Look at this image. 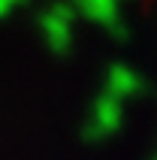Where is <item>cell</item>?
Masks as SVG:
<instances>
[{"instance_id":"6da1fadb","label":"cell","mask_w":157,"mask_h":160,"mask_svg":"<svg viewBox=\"0 0 157 160\" xmlns=\"http://www.w3.org/2000/svg\"><path fill=\"white\" fill-rule=\"evenodd\" d=\"M73 21H76V6L67 0H58L39 12L36 24H39V33L45 39V48L52 54L63 58L73 52Z\"/></svg>"},{"instance_id":"7a4b0ae2","label":"cell","mask_w":157,"mask_h":160,"mask_svg":"<svg viewBox=\"0 0 157 160\" xmlns=\"http://www.w3.org/2000/svg\"><path fill=\"white\" fill-rule=\"evenodd\" d=\"M124 112H121V103L109 94H97V100L91 103V112H88L85 124H82V139L85 142H103L109 139L112 133L121 130V121H124Z\"/></svg>"},{"instance_id":"3957f363","label":"cell","mask_w":157,"mask_h":160,"mask_svg":"<svg viewBox=\"0 0 157 160\" xmlns=\"http://www.w3.org/2000/svg\"><path fill=\"white\" fill-rule=\"evenodd\" d=\"M76 12L88 18V21H97V24L109 27L115 36H124L121 18H118V0H76Z\"/></svg>"},{"instance_id":"277c9868","label":"cell","mask_w":157,"mask_h":160,"mask_svg":"<svg viewBox=\"0 0 157 160\" xmlns=\"http://www.w3.org/2000/svg\"><path fill=\"white\" fill-rule=\"evenodd\" d=\"M139 91H142V79L136 76V70L124 67V63H115V67H109V76H106L103 94H109V97H115L118 103H124L127 97L139 94Z\"/></svg>"},{"instance_id":"5b68a950","label":"cell","mask_w":157,"mask_h":160,"mask_svg":"<svg viewBox=\"0 0 157 160\" xmlns=\"http://www.w3.org/2000/svg\"><path fill=\"white\" fill-rule=\"evenodd\" d=\"M15 6H18L15 0H0V18H6L9 12H12V9H15Z\"/></svg>"},{"instance_id":"8992f818","label":"cell","mask_w":157,"mask_h":160,"mask_svg":"<svg viewBox=\"0 0 157 160\" xmlns=\"http://www.w3.org/2000/svg\"><path fill=\"white\" fill-rule=\"evenodd\" d=\"M118 3H121V0H118Z\"/></svg>"}]
</instances>
